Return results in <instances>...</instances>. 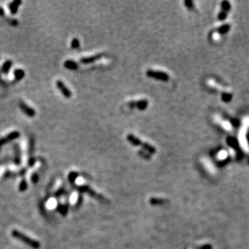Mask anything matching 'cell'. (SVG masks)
Here are the masks:
<instances>
[{"instance_id": "1", "label": "cell", "mask_w": 249, "mask_h": 249, "mask_svg": "<svg viewBox=\"0 0 249 249\" xmlns=\"http://www.w3.org/2000/svg\"><path fill=\"white\" fill-rule=\"evenodd\" d=\"M12 235L16 239H20L23 243H25L28 246H30L33 248H38L40 247V243L38 241H35L34 239H32L31 238L28 237L27 235H23V233H21L19 231H12Z\"/></svg>"}, {"instance_id": "2", "label": "cell", "mask_w": 249, "mask_h": 249, "mask_svg": "<svg viewBox=\"0 0 249 249\" xmlns=\"http://www.w3.org/2000/svg\"><path fill=\"white\" fill-rule=\"evenodd\" d=\"M146 75L151 78H154L156 80L159 81H162V82H167L169 79V74L164 73V72H161V71H156V70H148L146 72Z\"/></svg>"}, {"instance_id": "3", "label": "cell", "mask_w": 249, "mask_h": 249, "mask_svg": "<svg viewBox=\"0 0 249 249\" xmlns=\"http://www.w3.org/2000/svg\"><path fill=\"white\" fill-rule=\"evenodd\" d=\"M56 84H57V88H58L59 90H60V91L62 93V94L65 96V97L67 98H71V96H72V93L70 92V90L67 88L66 86H65V85L64 84V82H61V81H57V82H56Z\"/></svg>"}, {"instance_id": "4", "label": "cell", "mask_w": 249, "mask_h": 249, "mask_svg": "<svg viewBox=\"0 0 249 249\" xmlns=\"http://www.w3.org/2000/svg\"><path fill=\"white\" fill-rule=\"evenodd\" d=\"M20 107L21 108V110L23 111L24 113L27 115L28 116L30 117H33L35 115V112L34 110L32 109L31 107L28 106L27 104H25L24 102H20Z\"/></svg>"}, {"instance_id": "5", "label": "cell", "mask_w": 249, "mask_h": 249, "mask_svg": "<svg viewBox=\"0 0 249 249\" xmlns=\"http://www.w3.org/2000/svg\"><path fill=\"white\" fill-rule=\"evenodd\" d=\"M127 140H128L129 142L132 144V145H134V146H140V145L142 146V145H143V142H142L140 139H138L137 137H136L135 136H133V135H132V134L128 135V136H127Z\"/></svg>"}, {"instance_id": "6", "label": "cell", "mask_w": 249, "mask_h": 249, "mask_svg": "<svg viewBox=\"0 0 249 249\" xmlns=\"http://www.w3.org/2000/svg\"><path fill=\"white\" fill-rule=\"evenodd\" d=\"M102 57L101 54H98V55H94V56H92V57H86V58H83L81 60V62L83 63V64H89V63H92L95 61H97L98 59Z\"/></svg>"}, {"instance_id": "7", "label": "cell", "mask_w": 249, "mask_h": 249, "mask_svg": "<svg viewBox=\"0 0 249 249\" xmlns=\"http://www.w3.org/2000/svg\"><path fill=\"white\" fill-rule=\"evenodd\" d=\"M18 136H19V133L18 132H15L12 133V134L8 135L7 137H5L3 139H2V140H0V145L5 144V143H8V141H10L11 140H13V139H16V137H18Z\"/></svg>"}, {"instance_id": "8", "label": "cell", "mask_w": 249, "mask_h": 249, "mask_svg": "<svg viewBox=\"0 0 249 249\" xmlns=\"http://www.w3.org/2000/svg\"><path fill=\"white\" fill-rule=\"evenodd\" d=\"M64 65H65V68L70 69V70H75V69L78 68V65L73 61H66L65 62V64H64Z\"/></svg>"}, {"instance_id": "9", "label": "cell", "mask_w": 249, "mask_h": 249, "mask_svg": "<svg viewBox=\"0 0 249 249\" xmlns=\"http://www.w3.org/2000/svg\"><path fill=\"white\" fill-rule=\"evenodd\" d=\"M136 106H137L138 109L143 111V110L147 108V106H148V101H147V100H140V101L136 102Z\"/></svg>"}, {"instance_id": "10", "label": "cell", "mask_w": 249, "mask_h": 249, "mask_svg": "<svg viewBox=\"0 0 249 249\" xmlns=\"http://www.w3.org/2000/svg\"><path fill=\"white\" fill-rule=\"evenodd\" d=\"M230 28H231V26H230L229 24H224V25H222V27H220L219 28H218V32L220 33V34H226V33H227L228 31H229Z\"/></svg>"}, {"instance_id": "11", "label": "cell", "mask_w": 249, "mask_h": 249, "mask_svg": "<svg viewBox=\"0 0 249 249\" xmlns=\"http://www.w3.org/2000/svg\"><path fill=\"white\" fill-rule=\"evenodd\" d=\"M142 146H143V148H144V149H146L147 151L151 152V153H155V152H156V148H154L153 146H152V145H150V144H147V143H143Z\"/></svg>"}, {"instance_id": "12", "label": "cell", "mask_w": 249, "mask_h": 249, "mask_svg": "<svg viewBox=\"0 0 249 249\" xmlns=\"http://www.w3.org/2000/svg\"><path fill=\"white\" fill-rule=\"evenodd\" d=\"M221 6H222V11L226 12V13L231 9V4L228 1H223L221 4Z\"/></svg>"}, {"instance_id": "13", "label": "cell", "mask_w": 249, "mask_h": 249, "mask_svg": "<svg viewBox=\"0 0 249 249\" xmlns=\"http://www.w3.org/2000/svg\"><path fill=\"white\" fill-rule=\"evenodd\" d=\"M24 72L22 70H15V75H16V79L20 80L24 77Z\"/></svg>"}, {"instance_id": "14", "label": "cell", "mask_w": 249, "mask_h": 249, "mask_svg": "<svg viewBox=\"0 0 249 249\" xmlns=\"http://www.w3.org/2000/svg\"><path fill=\"white\" fill-rule=\"evenodd\" d=\"M231 98H232V95H231V94H230V93H222V101L226 102H230L231 100Z\"/></svg>"}, {"instance_id": "15", "label": "cell", "mask_w": 249, "mask_h": 249, "mask_svg": "<svg viewBox=\"0 0 249 249\" xmlns=\"http://www.w3.org/2000/svg\"><path fill=\"white\" fill-rule=\"evenodd\" d=\"M12 66V62L11 61H7V62L4 64L3 67V71L5 72V73H8V71L9 70V69Z\"/></svg>"}, {"instance_id": "16", "label": "cell", "mask_w": 249, "mask_h": 249, "mask_svg": "<svg viewBox=\"0 0 249 249\" xmlns=\"http://www.w3.org/2000/svg\"><path fill=\"white\" fill-rule=\"evenodd\" d=\"M226 16H227V13H226V12H223V11H221L220 13L218 14V19L220 20V21H222V20H224L225 19H226Z\"/></svg>"}, {"instance_id": "17", "label": "cell", "mask_w": 249, "mask_h": 249, "mask_svg": "<svg viewBox=\"0 0 249 249\" xmlns=\"http://www.w3.org/2000/svg\"><path fill=\"white\" fill-rule=\"evenodd\" d=\"M79 45H80L79 40H78L77 38H74V39L72 40V48H78Z\"/></svg>"}, {"instance_id": "18", "label": "cell", "mask_w": 249, "mask_h": 249, "mask_svg": "<svg viewBox=\"0 0 249 249\" xmlns=\"http://www.w3.org/2000/svg\"><path fill=\"white\" fill-rule=\"evenodd\" d=\"M185 5H186L189 9H194V2H192V1H189V0H188V1H185Z\"/></svg>"}]
</instances>
